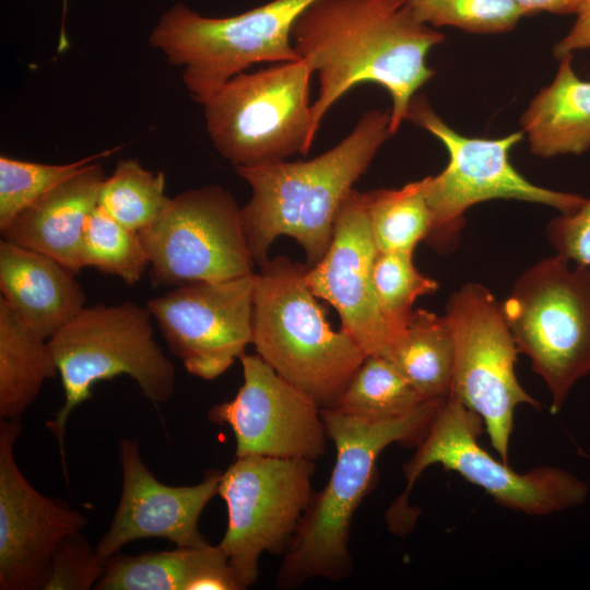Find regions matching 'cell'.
I'll use <instances>...</instances> for the list:
<instances>
[{
  "label": "cell",
  "mask_w": 590,
  "mask_h": 590,
  "mask_svg": "<svg viewBox=\"0 0 590 590\" xmlns=\"http://www.w3.org/2000/svg\"><path fill=\"white\" fill-rule=\"evenodd\" d=\"M80 256L83 268L117 275L128 285L140 281L150 266L140 234L119 223L99 204L85 221Z\"/></svg>",
  "instance_id": "cell-28"
},
{
  "label": "cell",
  "mask_w": 590,
  "mask_h": 590,
  "mask_svg": "<svg viewBox=\"0 0 590 590\" xmlns=\"http://www.w3.org/2000/svg\"><path fill=\"white\" fill-rule=\"evenodd\" d=\"M97 590H240L219 545L110 556Z\"/></svg>",
  "instance_id": "cell-21"
},
{
  "label": "cell",
  "mask_w": 590,
  "mask_h": 590,
  "mask_svg": "<svg viewBox=\"0 0 590 590\" xmlns=\"http://www.w3.org/2000/svg\"><path fill=\"white\" fill-rule=\"evenodd\" d=\"M139 234L154 286L221 282L252 273L241 208L222 187L205 186L170 198L161 216Z\"/></svg>",
  "instance_id": "cell-13"
},
{
  "label": "cell",
  "mask_w": 590,
  "mask_h": 590,
  "mask_svg": "<svg viewBox=\"0 0 590 590\" xmlns=\"http://www.w3.org/2000/svg\"><path fill=\"white\" fill-rule=\"evenodd\" d=\"M309 62L274 63L229 79L204 104L206 132L235 167L307 155L312 146Z\"/></svg>",
  "instance_id": "cell-9"
},
{
  "label": "cell",
  "mask_w": 590,
  "mask_h": 590,
  "mask_svg": "<svg viewBox=\"0 0 590 590\" xmlns=\"http://www.w3.org/2000/svg\"><path fill=\"white\" fill-rule=\"evenodd\" d=\"M590 48V0H583L577 12V19L566 36L553 47L556 59L573 56V51Z\"/></svg>",
  "instance_id": "cell-34"
},
{
  "label": "cell",
  "mask_w": 590,
  "mask_h": 590,
  "mask_svg": "<svg viewBox=\"0 0 590 590\" xmlns=\"http://www.w3.org/2000/svg\"><path fill=\"white\" fill-rule=\"evenodd\" d=\"M389 126L390 111L370 109L340 143L309 161L235 167L251 188L241 222L255 262L266 264L283 235L303 247L307 267L323 257L340 208L391 135Z\"/></svg>",
  "instance_id": "cell-2"
},
{
  "label": "cell",
  "mask_w": 590,
  "mask_h": 590,
  "mask_svg": "<svg viewBox=\"0 0 590 590\" xmlns=\"http://www.w3.org/2000/svg\"><path fill=\"white\" fill-rule=\"evenodd\" d=\"M406 119L437 138L449 155L441 173L425 177L432 212V228L425 241L437 251L455 247L464 224V212L480 202L514 199L568 213L586 200L577 193L536 186L512 166L510 150L522 140V131L498 139L462 135L434 111L423 94L412 98Z\"/></svg>",
  "instance_id": "cell-10"
},
{
  "label": "cell",
  "mask_w": 590,
  "mask_h": 590,
  "mask_svg": "<svg viewBox=\"0 0 590 590\" xmlns=\"http://www.w3.org/2000/svg\"><path fill=\"white\" fill-rule=\"evenodd\" d=\"M444 40L441 33L416 20L408 0H315L292 28L297 56L318 76L311 141L332 105L363 83L389 93L393 135L416 92L434 75L427 54Z\"/></svg>",
  "instance_id": "cell-1"
},
{
  "label": "cell",
  "mask_w": 590,
  "mask_h": 590,
  "mask_svg": "<svg viewBox=\"0 0 590 590\" xmlns=\"http://www.w3.org/2000/svg\"><path fill=\"white\" fill-rule=\"evenodd\" d=\"M482 423L453 397L440 404L414 456L403 465L405 491L386 517L391 531L405 533L414 526L417 516L409 508V495L423 471L434 464L457 472L499 505L528 515L546 516L587 500V483L566 470L542 467L518 473L493 458L477 442Z\"/></svg>",
  "instance_id": "cell-6"
},
{
  "label": "cell",
  "mask_w": 590,
  "mask_h": 590,
  "mask_svg": "<svg viewBox=\"0 0 590 590\" xmlns=\"http://www.w3.org/2000/svg\"><path fill=\"white\" fill-rule=\"evenodd\" d=\"M256 273L174 287L146 306L169 352L193 376L212 380L251 343Z\"/></svg>",
  "instance_id": "cell-14"
},
{
  "label": "cell",
  "mask_w": 590,
  "mask_h": 590,
  "mask_svg": "<svg viewBox=\"0 0 590 590\" xmlns=\"http://www.w3.org/2000/svg\"><path fill=\"white\" fill-rule=\"evenodd\" d=\"M428 402L390 361L374 354L364 358L331 409L362 421L381 422L409 415Z\"/></svg>",
  "instance_id": "cell-25"
},
{
  "label": "cell",
  "mask_w": 590,
  "mask_h": 590,
  "mask_svg": "<svg viewBox=\"0 0 590 590\" xmlns=\"http://www.w3.org/2000/svg\"><path fill=\"white\" fill-rule=\"evenodd\" d=\"M455 339L450 396L483 421L491 445L508 463L515 410L540 408L520 385L515 370L519 353L503 304L480 283H465L452 293L445 315Z\"/></svg>",
  "instance_id": "cell-11"
},
{
  "label": "cell",
  "mask_w": 590,
  "mask_h": 590,
  "mask_svg": "<svg viewBox=\"0 0 590 590\" xmlns=\"http://www.w3.org/2000/svg\"><path fill=\"white\" fill-rule=\"evenodd\" d=\"M377 252L363 192L354 189L340 208L328 250L305 274L311 293L338 311L341 329L365 356L388 345L373 285Z\"/></svg>",
  "instance_id": "cell-18"
},
{
  "label": "cell",
  "mask_w": 590,
  "mask_h": 590,
  "mask_svg": "<svg viewBox=\"0 0 590 590\" xmlns=\"http://www.w3.org/2000/svg\"><path fill=\"white\" fill-rule=\"evenodd\" d=\"M314 461L243 456L222 473L217 494L228 523L219 546L240 589L259 576V558L290 547L314 492Z\"/></svg>",
  "instance_id": "cell-12"
},
{
  "label": "cell",
  "mask_w": 590,
  "mask_h": 590,
  "mask_svg": "<svg viewBox=\"0 0 590 590\" xmlns=\"http://www.w3.org/2000/svg\"><path fill=\"white\" fill-rule=\"evenodd\" d=\"M417 21L477 34L509 32L524 12L512 0H408Z\"/></svg>",
  "instance_id": "cell-31"
},
{
  "label": "cell",
  "mask_w": 590,
  "mask_h": 590,
  "mask_svg": "<svg viewBox=\"0 0 590 590\" xmlns=\"http://www.w3.org/2000/svg\"><path fill=\"white\" fill-rule=\"evenodd\" d=\"M444 401L389 421H362L333 409H321L327 437L335 447V462L326 486L314 493L276 574L282 589L307 580H342L353 569L349 550L354 514L370 489L376 461L393 442L418 444Z\"/></svg>",
  "instance_id": "cell-3"
},
{
  "label": "cell",
  "mask_w": 590,
  "mask_h": 590,
  "mask_svg": "<svg viewBox=\"0 0 590 590\" xmlns=\"http://www.w3.org/2000/svg\"><path fill=\"white\" fill-rule=\"evenodd\" d=\"M67 10V0H63V19Z\"/></svg>",
  "instance_id": "cell-36"
},
{
  "label": "cell",
  "mask_w": 590,
  "mask_h": 590,
  "mask_svg": "<svg viewBox=\"0 0 590 590\" xmlns=\"http://www.w3.org/2000/svg\"><path fill=\"white\" fill-rule=\"evenodd\" d=\"M122 492L108 531L95 550L106 562L133 541L163 538L177 547L208 544L198 524L201 512L217 494L221 471H209L191 486H168L146 468L137 440L123 438L119 446Z\"/></svg>",
  "instance_id": "cell-17"
},
{
  "label": "cell",
  "mask_w": 590,
  "mask_h": 590,
  "mask_svg": "<svg viewBox=\"0 0 590 590\" xmlns=\"http://www.w3.org/2000/svg\"><path fill=\"white\" fill-rule=\"evenodd\" d=\"M169 200L163 172L153 173L127 158L104 180L98 204L119 223L141 233L161 216Z\"/></svg>",
  "instance_id": "cell-27"
},
{
  "label": "cell",
  "mask_w": 590,
  "mask_h": 590,
  "mask_svg": "<svg viewBox=\"0 0 590 590\" xmlns=\"http://www.w3.org/2000/svg\"><path fill=\"white\" fill-rule=\"evenodd\" d=\"M152 318L148 306L132 302L96 304L48 340L64 402L47 426L59 442L62 462L68 418L92 398L96 382L127 375L153 404L173 396L175 368L154 339Z\"/></svg>",
  "instance_id": "cell-5"
},
{
  "label": "cell",
  "mask_w": 590,
  "mask_h": 590,
  "mask_svg": "<svg viewBox=\"0 0 590 590\" xmlns=\"http://www.w3.org/2000/svg\"><path fill=\"white\" fill-rule=\"evenodd\" d=\"M520 123L531 153L540 157L590 150V81L574 72L571 56L560 60L555 79L530 102Z\"/></svg>",
  "instance_id": "cell-22"
},
{
  "label": "cell",
  "mask_w": 590,
  "mask_h": 590,
  "mask_svg": "<svg viewBox=\"0 0 590 590\" xmlns=\"http://www.w3.org/2000/svg\"><path fill=\"white\" fill-rule=\"evenodd\" d=\"M363 196L379 252H413L420 241L426 240L432 228L426 178L399 189H376Z\"/></svg>",
  "instance_id": "cell-26"
},
{
  "label": "cell",
  "mask_w": 590,
  "mask_h": 590,
  "mask_svg": "<svg viewBox=\"0 0 590 590\" xmlns=\"http://www.w3.org/2000/svg\"><path fill=\"white\" fill-rule=\"evenodd\" d=\"M546 233L557 255L590 269V198L577 210L553 219Z\"/></svg>",
  "instance_id": "cell-33"
},
{
  "label": "cell",
  "mask_w": 590,
  "mask_h": 590,
  "mask_svg": "<svg viewBox=\"0 0 590 590\" xmlns=\"http://www.w3.org/2000/svg\"><path fill=\"white\" fill-rule=\"evenodd\" d=\"M98 162L39 197L1 231L4 240L44 253L72 273L83 269L81 239L87 216L98 205L106 175Z\"/></svg>",
  "instance_id": "cell-19"
},
{
  "label": "cell",
  "mask_w": 590,
  "mask_h": 590,
  "mask_svg": "<svg viewBox=\"0 0 590 590\" xmlns=\"http://www.w3.org/2000/svg\"><path fill=\"white\" fill-rule=\"evenodd\" d=\"M503 304L519 353L551 394V412L590 374V269L555 253L526 270Z\"/></svg>",
  "instance_id": "cell-8"
},
{
  "label": "cell",
  "mask_w": 590,
  "mask_h": 590,
  "mask_svg": "<svg viewBox=\"0 0 590 590\" xmlns=\"http://www.w3.org/2000/svg\"><path fill=\"white\" fill-rule=\"evenodd\" d=\"M315 0H272L226 17L203 16L184 3L162 14L150 45L182 69L191 97L204 104L229 79L249 67L298 60L292 28Z\"/></svg>",
  "instance_id": "cell-7"
},
{
  "label": "cell",
  "mask_w": 590,
  "mask_h": 590,
  "mask_svg": "<svg viewBox=\"0 0 590 590\" xmlns=\"http://www.w3.org/2000/svg\"><path fill=\"white\" fill-rule=\"evenodd\" d=\"M20 418L0 422V589H44L52 554L87 520L64 503L37 492L14 458Z\"/></svg>",
  "instance_id": "cell-16"
},
{
  "label": "cell",
  "mask_w": 590,
  "mask_h": 590,
  "mask_svg": "<svg viewBox=\"0 0 590 590\" xmlns=\"http://www.w3.org/2000/svg\"><path fill=\"white\" fill-rule=\"evenodd\" d=\"M526 15L538 12L577 14L583 0H512Z\"/></svg>",
  "instance_id": "cell-35"
},
{
  "label": "cell",
  "mask_w": 590,
  "mask_h": 590,
  "mask_svg": "<svg viewBox=\"0 0 590 590\" xmlns=\"http://www.w3.org/2000/svg\"><path fill=\"white\" fill-rule=\"evenodd\" d=\"M120 146L67 164H44L0 156V232L26 206L50 189L94 162L110 156Z\"/></svg>",
  "instance_id": "cell-30"
},
{
  "label": "cell",
  "mask_w": 590,
  "mask_h": 590,
  "mask_svg": "<svg viewBox=\"0 0 590 590\" xmlns=\"http://www.w3.org/2000/svg\"><path fill=\"white\" fill-rule=\"evenodd\" d=\"M306 271L280 256L256 273L251 344L279 376L331 409L366 356L345 331L330 327Z\"/></svg>",
  "instance_id": "cell-4"
},
{
  "label": "cell",
  "mask_w": 590,
  "mask_h": 590,
  "mask_svg": "<svg viewBox=\"0 0 590 590\" xmlns=\"http://www.w3.org/2000/svg\"><path fill=\"white\" fill-rule=\"evenodd\" d=\"M373 285L388 334L387 347L404 333L416 298L438 288L435 280L415 268L413 252L401 251L377 252Z\"/></svg>",
  "instance_id": "cell-29"
},
{
  "label": "cell",
  "mask_w": 590,
  "mask_h": 590,
  "mask_svg": "<svg viewBox=\"0 0 590 590\" xmlns=\"http://www.w3.org/2000/svg\"><path fill=\"white\" fill-rule=\"evenodd\" d=\"M239 361L244 382L238 392L208 413L211 422L232 428L236 457H321L327 433L319 405L258 354L244 353Z\"/></svg>",
  "instance_id": "cell-15"
},
{
  "label": "cell",
  "mask_w": 590,
  "mask_h": 590,
  "mask_svg": "<svg viewBox=\"0 0 590 590\" xmlns=\"http://www.w3.org/2000/svg\"><path fill=\"white\" fill-rule=\"evenodd\" d=\"M74 275L44 253L0 241V298L47 340L85 308V295Z\"/></svg>",
  "instance_id": "cell-20"
},
{
  "label": "cell",
  "mask_w": 590,
  "mask_h": 590,
  "mask_svg": "<svg viewBox=\"0 0 590 590\" xmlns=\"http://www.w3.org/2000/svg\"><path fill=\"white\" fill-rule=\"evenodd\" d=\"M105 563L81 532L72 534L56 547L44 590L94 589Z\"/></svg>",
  "instance_id": "cell-32"
},
{
  "label": "cell",
  "mask_w": 590,
  "mask_h": 590,
  "mask_svg": "<svg viewBox=\"0 0 590 590\" xmlns=\"http://www.w3.org/2000/svg\"><path fill=\"white\" fill-rule=\"evenodd\" d=\"M385 356L426 400L445 401L450 396L455 339L446 316L415 309L402 337L389 345Z\"/></svg>",
  "instance_id": "cell-23"
},
{
  "label": "cell",
  "mask_w": 590,
  "mask_h": 590,
  "mask_svg": "<svg viewBox=\"0 0 590 590\" xmlns=\"http://www.w3.org/2000/svg\"><path fill=\"white\" fill-rule=\"evenodd\" d=\"M58 374L48 340L30 329L0 298V417L17 420L46 379Z\"/></svg>",
  "instance_id": "cell-24"
}]
</instances>
